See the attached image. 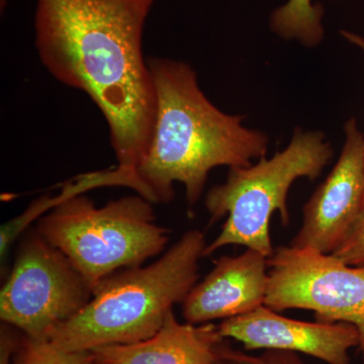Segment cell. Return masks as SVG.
<instances>
[{
	"label": "cell",
	"instance_id": "ac0fdd59",
	"mask_svg": "<svg viewBox=\"0 0 364 364\" xmlns=\"http://www.w3.org/2000/svg\"><path fill=\"white\" fill-rule=\"evenodd\" d=\"M220 364H239L237 363L236 361L232 360V359L227 358L226 356H225V358L223 359L221 363Z\"/></svg>",
	"mask_w": 364,
	"mask_h": 364
},
{
	"label": "cell",
	"instance_id": "7a4b0ae2",
	"mask_svg": "<svg viewBox=\"0 0 364 364\" xmlns=\"http://www.w3.org/2000/svg\"><path fill=\"white\" fill-rule=\"evenodd\" d=\"M148 64L156 91V114L132 191L153 205L168 203L179 182L191 210L213 169L250 166L253 160L267 156L268 136L244 127V117L225 114L213 105L188 64L163 58H151Z\"/></svg>",
	"mask_w": 364,
	"mask_h": 364
},
{
	"label": "cell",
	"instance_id": "8fae6325",
	"mask_svg": "<svg viewBox=\"0 0 364 364\" xmlns=\"http://www.w3.org/2000/svg\"><path fill=\"white\" fill-rule=\"evenodd\" d=\"M219 326L182 324L174 311L150 338L90 351L95 364H220L227 345Z\"/></svg>",
	"mask_w": 364,
	"mask_h": 364
},
{
	"label": "cell",
	"instance_id": "5bb4252c",
	"mask_svg": "<svg viewBox=\"0 0 364 364\" xmlns=\"http://www.w3.org/2000/svg\"><path fill=\"white\" fill-rule=\"evenodd\" d=\"M333 255L347 264L364 267V210L343 244Z\"/></svg>",
	"mask_w": 364,
	"mask_h": 364
},
{
	"label": "cell",
	"instance_id": "ba28073f",
	"mask_svg": "<svg viewBox=\"0 0 364 364\" xmlns=\"http://www.w3.org/2000/svg\"><path fill=\"white\" fill-rule=\"evenodd\" d=\"M336 165L304 207L303 223L289 246L333 254L364 210V136L354 117L344 126Z\"/></svg>",
	"mask_w": 364,
	"mask_h": 364
},
{
	"label": "cell",
	"instance_id": "7c38bea8",
	"mask_svg": "<svg viewBox=\"0 0 364 364\" xmlns=\"http://www.w3.org/2000/svg\"><path fill=\"white\" fill-rule=\"evenodd\" d=\"M324 9L311 0H289L272 14L273 32L286 40H296L308 48L316 47L324 38Z\"/></svg>",
	"mask_w": 364,
	"mask_h": 364
},
{
	"label": "cell",
	"instance_id": "e0dca14e",
	"mask_svg": "<svg viewBox=\"0 0 364 364\" xmlns=\"http://www.w3.org/2000/svg\"><path fill=\"white\" fill-rule=\"evenodd\" d=\"M342 35H343V37L346 38L349 42H351L352 44L358 46V47L360 48V49L364 52L363 38L359 37V36L355 35V33L349 32H342Z\"/></svg>",
	"mask_w": 364,
	"mask_h": 364
},
{
	"label": "cell",
	"instance_id": "6da1fadb",
	"mask_svg": "<svg viewBox=\"0 0 364 364\" xmlns=\"http://www.w3.org/2000/svg\"><path fill=\"white\" fill-rule=\"evenodd\" d=\"M153 0H37L36 46L57 80L82 90L109 124L117 164L131 188L149 147L156 91L143 55Z\"/></svg>",
	"mask_w": 364,
	"mask_h": 364
},
{
	"label": "cell",
	"instance_id": "30bf717a",
	"mask_svg": "<svg viewBox=\"0 0 364 364\" xmlns=\"http://www.w3.org/2000/svg\"><path fill=\"white\" fill-rule=\"evenodd\" d=\"M268 257L247 249L238 256H222L207 277L193 287L181 304L191 324H205L253 312L264 306Z\"/></svg>",
	"mask_w": 364,
	"mask_h": 364
},
{
	"label": "cell",
	"instance_id": "9c48e42d",
	"mask_svg": "<svg viewBox=\"0 0 364 364\" xmlns=\"http://www.w3.org/2000/svg\"><path fill=\"white\" fill-rule=\"evenodd\" d=\"M219 329L225 338L241 342L248 351L299 352L327 364H350L349 350L360 344L355 326L293 320L265 306L223 321Z\"/></svg>",
	"mask_w": 364,
	"mask_h": 364
},
{
	"label": "cell",
	"instance_id": "3957f363",
	"mask_svg": "<svg viewBox=\"0 0 364 364\" xmlns=\"http://www.w3.org/2000/svg\"><path fill=\"white\" fill-rule=\"evenodd\" d=\"M33 221L35 229L59 249L91 289L119 270L141 267L165 250L171 231L158 224L153 203L139 195L97 207L85 195L46 196L0 229L7 253Z\"/></svg>",
	"mask_w": 364,
	"mask_h": 364
},
{
	"label": "cell",
	"instance_id": "2e32d148",
	"mask_svg": "<svg viewBox=\"0 0 364 364\" xmlns=\"http://www.w3.org/2000/svg\"><path fill=\"white\" fill-rule=\"evenodd\" d=\"M11 326L2 323L0 331V364H13V355L18 342L14 338Z\"/></svg>",
	"mask_w": 364,
	"mask_h": 364
},
{
	"label": "cell",
	"instance_id": "4fadbf2b",
	"mask_svg": "<svg viewBox=\"0 0 364 364\" xmlns=\"http://www.w3.org/2000/svg\"><path fill=\"white\" fill-rule=\"evenodd\" d=\"M14 364H95L90 351H67L49 340L25 336L18 341Z\"/></svg>",
	"mask_w": 364,
	"mask_h": 364
},
{
	"label": "cell",
	"instance_id": "9a60e30c",
	"mask_svg": "<svg viewBox=\"0 0 364 364\" xmlns=\"http://www.w3.org/2000/svg\"><path fill=\"white\" fill-rule=\"evenodd\" d=\"M225 356L239 364H305L296 353L291 351L264 350L255 356L228 347Z\"/></svg>",
	"mask_w": 364,
	"mask_h": 364
},
{
	"label": "cell",
	"instance_id": "8992f818",
	"mask_svg": "<svg viewBox=\"0 0 364 364\" xmlns=\"http://www.w3.org/2000/svg\"><path fill=\"white\" fill-rule=\"evenodd\" d=\"M0 291V318L33 339L80 312L93 289L59 249L28 228Z\"/></svg>",
	"mask_w": 364,
	"mask_h": 364
},
{
	"label": "cell",
	"instance_id": "52a82bcc",
	"mask_svg": "<svg viewBox=\"0 0 364 364\" xmlns=\"http://www.w3.org/2000/svg\"><path fill=\"white\" fill-rule=\"evenodd\" d=\"M264 306L275 312L312 311L322 323H348L360 336L364 356V267H353L333 254L282 246L267 259Z\"/></svg>",
	"mask_w": 364,
	"mask_h": 364
},
{
	"label": "cell",
	"instance_id": "5b68a950",
	"mask_svg": "<svg viewBox=\"0 0 364 364\" xmlns=\"http://www.w3.org/2000/svg\"><path fill=\"white\" fill-rule=\"evenodd\" d=\"M334 150L324 133L294 129L286 149L255 165L230 168L226 181L213 186L205 198L210 226L227 215L222 231L208 244L203 257L229 245H240L272 256L270 220L279 212L282 226L291 223L287 208L289 188L296 179H317Z\"/></svg>",
	"mask_w": 364,
	"mask_h": 364
},
{
	"label": "cell",
	"instance_id": "277c9868",
	"mask_svg": "<svg viewBox=\"0 0 364 364\" xmlns=\"http://www.w3.org/2000/svg\"><path fill=\"white\" fill-rule=\"evenodd\" d=\"M207 245L202 231L189 230L151 264L114 273L48 340L64 350L92 351L150 338L198 284Z\"/></svg>",
	"mask_w": 364,
	"mask_h": 364
}]
</instances>
